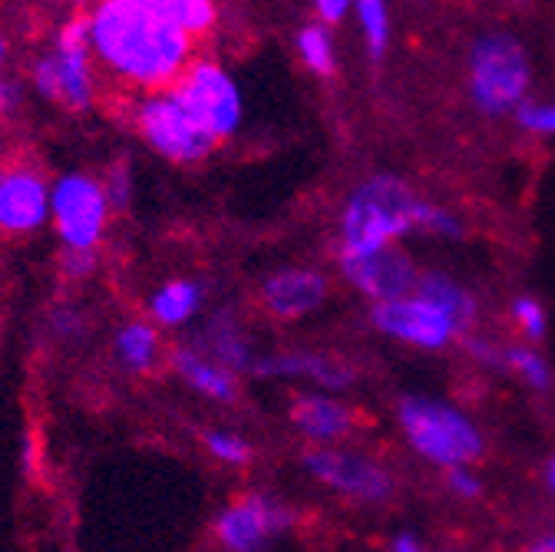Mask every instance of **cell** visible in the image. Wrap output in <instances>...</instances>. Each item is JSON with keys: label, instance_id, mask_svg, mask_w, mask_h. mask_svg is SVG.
Returning a JSON list of instances; mask_svg holds the SVG:
<instances>
[{"label": "cell", "instance_id": "cell-14", "mask_svg": "<svg viewBox=\"0 0 555 552\" xmlns=\"http://www.w3.org/2000/svg\"><path fill=\"white\" fill-rule=\"evenodd\" d=\"M261 308L278 321H298L314 314L327 301V279L314 268L292 265L264 274L258 288Z\"/></svg>", "mask_w": 555, "mask_h": 552}, {"label": "cell", "instance_id": "cell-40", "mask_svg": "<svg viewBox=\"0 0 555 552\" xmlns=\"http://www.w3.org/2000/svg\"><path fill=\"white\" fill-rule=\"evenodd\" d=\"M8 172V156H4V150H0V176Z\"/></svg>", "mask_w": 555, "mask_h": 552}, {"label": "cell", "instance_id": "cell-17", "mask_svg": "<svg viewBox=\"0 0 555 552\" xmlns=\"http://www.w3.org/2000/svg\"><path fill=\"white\" fill-rule=\"evenodd\" d=\"M169 368L189 390H195L198 397L212 400V403H232L238 397L235 374L229 368H222L219 361L208 358L195 341L176 344V348L169 351Z\"/></svg>", "mask_w": 555, "mask_h": 552}, {"label": "cell", "instance_id": "cell-30", "mask_svg": "<svg viewBox=\"0 0 555 552\" xmlns=\"http://www.w3.org/2000/svg\"><path fill=\"white\" fill-rule=\"evenodd\" d=\"M513 321L522 331V337H529V341H539L545 334V328H548L545 308L535 298H516L513 301Z\"/></svg>", "mask_w": 555, "mask_h": 552}, {"label": "cell", "instance_id": "cell-8", "mask_svg": "<svg viewBox=\"0 0 555 552\" xmlns=\"http://www.w3.org/2000/svg\"><path fill=\"white\" fill-rule=\"evenodd\" d=\"M195 123L212 136L216 143L232 140L245 123V97L235 74L216 56H195L189 70L172 90Z\"/></svg>", "mask_w": 555, "mask_h": 552}, {"label": "cell", "instance_id": "cell-15", "mask_svg": "<svg viewBox=\"0 0 555 552\" xmlns=\"http://www.w3.org/2000/svg\"><path fill=\"white\" fill-rule=\"evenodd\" d=\"M255 377H292V381H311L324 390H344L354 381L351 368L344 361L321 355V351H278V355H258Z\"/></svg>", "mask_w": 555, "mask_h": 552}, {"label": "cell", "instance_id": "cell-36", "mask_svg": "<svg viewBox=\"0 0 555 552\" xmlns=\"http://www.w3.org/2000/svg\"><path fill=\"white\" fill-rule=\"evenodd\" d=\"M390 552H427V549H424L421 542H416L413 536H397V539H393V549H390Z\"/></svg>", "mask_w": 555, "mask_h": 552}, {"label": "cell", "instance_id": "cell-26", "mask_svg": "<svg viewBox=\"0 0 555 552\" xmlns=\"http://www.w3.org/2000/svg\"><path fill=\"white\" fill-rule=\"evenodd\" d=\"M208 457L222 466H245L251 460V444L238 434V431H225V427H216L202 437Z\"/></svg>", "mask_w": 555, "mask_h": 552}, {"label": "cell", "instance_id": "cell-5", "mask_svg": "<svg viewBox=\"0 0 555 552\" xmlns=\"http://www.w3.org/2000/svg\"><path fill=\"white\" fill-rule=\"evenodd\" d=\"M113 202L103 179L87 169H66L53 179L50 229L63 252H96L113 229Z\"/></svg>", "mask_w": 555, "mask_h": 552}, {"label": "cell", "instance_id": "cell-11", "mask_svg": "<svg viewBox=\"0 0 555 552\" xmlns=\"http://www.w3.org/2000/svg\"><path fill=\"white\" fill-rule=\"evenodd\" d=\"M374 328L421 351H443L460 334H466V328L447 308H440L421 292H410L406 298L387 305H374Z\"/></svg>", "mask_w": 555, "mask_h": 552}, {"label": "cell", "instance_id": "cell-38", "mask_svg": "<svg viewBox=\"0 0 555 552\" xmlns=\"http://www.w3.org/2000/svg\"><path fill=\"white\" fill-rule=\"evenodd\" d=\"M526 552H555V532H548V536L535 539Z\"/></svg>", "mask_w": 555, "mask_h": 552}, {"label": "cell", "instance_id": "cell-10", "mask_svg": "<svg viewBox=\"0 0 555 552\" xmlns=\"http://www.w3.org/2000/svg\"><path fill=\"white\" fill-rule=\"evenodd\" d=\"M53 179L34 159L8 163L0 176V239H30L50 226Z\"/></svg>", "mask_w": 555, "mask_h": 552}, {"label": "cell", "instance_id": "cell-31", "mask_svg": "<svg viewBox=\"0 0 555 552\" xmlns=\"http://www.w3.org/2000/svg\"><path fill=\"white\" fill-rule=\"evenodd\" d=\"M96 271V252H60V274L66 282H87Z\"/></svg>", "mask_w": 555, "mask_h": 552}, {"label": "cell", "instance_id": "cell-20", "mask_svg": "<svg viewBox=\"0 0 555 552\" xmlns=\"http://www.w3.org/2000/svg\"><path fill=\"white\" fill-rule=\"evenodd\" d=\"M205 308V288L195 279H166L146 298V318L159 331L189 328Z\"/></svg>", "mask_w": 555, "mask_h": 552}, {"label": "cell", "instance_id": "cell-29", "mask_svg": "<svg viewBox=\"0 0 555 552\" xmlns=\"http://www.w3.org/2000/svg\"><path fill=\"white\" fill-rule=\"evenodd\" d=\"M516 119L526 132H535V136H555V100H545V103H532L526 100L519 110H516Z\"/></svg>", "mask_w": 555, "mask_h": 552}, {"label": "cell", "instance_id": "cell-39", "mask_svg": "<svg viewBox=\"0 0 555 552\" xmlns=\"http://www.w3.org/2000/svg\"><path fill=\"white\" fill-rule=\"evenodd\" d=\"M545 487H548V490L555 493V457H552V460L545 463Z\"/></svg>", "mask_w": 555, "mask_h": 552}, {"label": "cell", "instance_id": "cell-28", "mask_svg": "<svg viewBox=\"0 0 555 552\" xmlns=\"http://www.w3.org/2000/svg\"><path fill=\"white\" fill-rule=\"evenodd\" d=\"M27 80L17 74L0 77V123H11L27 110Z\"/></svg>", "mask_w": 555, "mask_h": 552}, {"label": "cell", "instance_id": "cell-25", "mask_svg": "<svg viewBox=\"0 0 555 552\" xmlns=\"http://www.w3.org/2000/svg\"><path fill=\"white\" fill-rule=\"evenodd\" d=\"M503 368H509L532 390H545L552 384V371H548L545 358L539 351H532L529 344H513V348H506L503 351Z\"/></svg>", "mask_w": 555, "mask_h": 552}, {"label": "cell", "instance_id": "cell-2", "mask_svg": "<svg viewBox=\"0 0 555 552\" xmlns=\"http://www.w3.org/2000/svg\"><path fill=\"white\" fill-rule=\"evenodd\" d=\"M427 198L397 176H374L347 195L337 219V258L393 248L413 229H424Z\"/></svg>", "mask_w": 555, "mask_h": 552}, {"label": "cell", "instance_id": "cell-7", "mask_svg": "<svg viewBox=\"0 0 555 552\" xmlns=\"http://www.w3.org/2000/svg\"><path fill=\"white\" fill-rule=\"evenodd\" d=\"M132 129L159 159L176 163V166H195L202 159L212 156L219 146L212 136H208L195 116L182 106V100L166 90V93H150V97H135L129 110Z\"/></svg>", "mask_w": 555, "mask_h": 552}, {"label": "cell", "instance_id": "cell-37", "mask_svg": "<svg viewBox=\"0 0 555 552\" xmlns=\"http://www.w3.org/2000/svg\"><path fill=\"white\" fill-rule=\"evenodd\" d=\"M8 63H11V40L0 34V77L8 74Z\"/></svg>", "mask_w": 555, "mask_h": 552}, {"label": "cell", "instance_id": "cell-1", "mask_svg": "<svg viewBox=\"0 0 555 552\" xmlns=\"http://www.w3.org/2000/svg\"><path fill=\"white\" fill-rule=\"evenodd\" d=\"M87 24L100 74L139 97L176 90L198 56L195 40L176 27L163 0H100L87 11Z\"/></svg>", "mask_w": 555, "mask_h": 552}, {"label": "cell", "instance_id": "cell-19", "mask_svg": "<svg viewBox=\"0 0 555 552\" xmlns=\"http://www.w3.org/2000/svg\"><path fill=\"white\" fill-rule=\"evenodd\" d=\"M195 344L212 361L229 368L232 374H251V368L258 361L248 331L242 328V321L232 311H216L208 318L202 324V334L195 337Z\"/></svg>", "mask_w": 555, "mask_h": 552}, {"label": "cell", "instance_id": "cell-18", "mask_svg": "<svg viewBox=\"0 0 555 552\" xmlns=\"http://www.w3.org/2000/svg\"><path fill=\"white\" fill-rule=\"evenodd\" d=\"M113 361L126 374H153L169 361L163 331L150 318H126L113 331Z\"/></svg>", "mask_w": 555, "mask_h": 552}, {"label": "cell", "instance_id": "cell-22", "mask_svg": "<svg viewBox=\"0 0 555 552\" xmlns=\"http://www.w3.org/2000/svg\"><path fill=\"white\" fill-rule=\"evenodd\" d=\"M295 50H298V60L308 66L311 74L318 77H331L334 66H337V50H334V37L324 24H305L295 37Z\"/></svg>", "mask_w": 555, "mask_h": 552}, {"label": "cell", "instance_id": "cell-24", "mask_svg": "<svg viewBox=\"0 0 555 552\" xmlns=\"http://www.w3.org/2000/svg\"><path fill=\"white\" fill-rule=\"evenodd\" d=\"M354 14H358V24H361V37L367 43V53L371 56H384L387 43H390V11L380 0H361L354 4Z\"/></svg>", "mask_w": 555, "mask_h": 552}, {"label": "cell", "instance_id": "cell-6", "mask_svg": "<svg viewBox=\"0 0 555 552\" xmlns=\"http://www.w3.org/2000/svg\"><path fill=\"white\" fill-rule=\"evenodd\" d=\"M532 84V63L526 47L513 34H486L469 50V97L490 113H516Z\"/></svg>", "mask_w": 555, "mask_h": 552}, {"label": "cell", "instance_id": "cell-23", "mask_svg": "<svg viewBox=\"0 0 555 552\" xmlns=\"http://www.w3.org/2000/svg\"><path fill=\"white\" fill-rule=\"evenodd\" d=\"M163 8L176 21V27L185 30L195 43L219 27V8L212 0H163Z\"/></svg>", "mask_w": 555, "mask_h": 552}, {"label": "cell", "instance_id": "cell-27", "mask_svg": "<svg viewBox=\"0 0 555 552\" xmlns=\"http://www.w3.org/2000/svg\"><path fill=\"white\" fill-rule=\"evenodd\" d=\"M100 179H103V189H106V195H109V202H113V209H116V213L129 209V205H132V192H135L132 166H129L126 159H116V163L106 166V172H103Z\"/></svg>", "mask_w": 555, "mask_h": 552}, {"label": "cell", "instance_id": "cell-4", "mask_svg": "<svg viewBox=\"0 0 555 552\" xmlns=\"http://www.w3.org/2000/svg\"><path fill=\"white\" fill-rule=\"evenodd\" d=\"M400 431L406 444L424 460L453 470L469 466L482 453V434L463 410L430 397H406L400 400Z\"/></svg>", "mask_w": 555, "mask_h": 552}, {"label": "cell", "instance_id": "cell-9", "mask_svg": "<svg viewBox=\"0 0 555 552\" xmlns=\"http://www.w3.org/2000/svg\"><path fill=\"white\" fill-rule=\"evenodd\" d=\"M295 523V513L271 493L248 490L225 503L212 523L222 552H271V542Z\"/></svg>", "mask_w": 555, "mask_h": 552}, {"label": "cell", "instance_id": "cell-35", "mask_svg": "<svg viewBox=\"0 0 555 552\" xmlns=\"http://www.w3.org/2000/svg\"><path fill=\"white\" fill-rule=\"evenodd\" d=\"M469 355L486 368H503V351H496L493 344H486L482 337H469Z\"/></svg>", "mask_w": 555, "mask_h": 552}, {"label": "cell", "instance_id": "cell-34", "mask_svg": "<svg viewBox=\"0 0 555 552\" xmlns=\"http://www.w3.org/2000/svg\"><path fill=\"white\" fill-rule=\"evenodd\" d=\"M347 14H351V4H347V0H318V4H314V17H318V24H324L327 30H331L334 24H340Z\"/></svg>", "mask_w": 555, "mask_h": 552}, {"label": "cell", "instance_id": "cell-12", "mask_svg": "<svg viewBox=\"0 0 555 552\" xmlns=\"http://www.w3.org/2000/svg\"><path fill=\"white\" fill-rule=\"evenodd\" d=\"M305 470L327 490L361 503H380L393 493V476L371 457L351 450L314 447L305 453Z\"/></svg>", "mask_w": 555, "mask_h": 552}, {"label": "cell", "instance_id": "cell-33", "mask_svg": "<svg viewBox=\"0 0 555 552\" xmlns=\"http://www.w3.org/2000/svg\"><path fill=\"white\" fill-rule=\"evenodd\" d=\"M447 490L460 500H476L482 493V483L469 466H453L447 470Z\"/></svg>", "mask_w": 555, "mask_h": 552}, {"label": "cell", "instance_id": "cell-16", "mask_svg": "<svg viewBox=\"0 0 555 552\" xmlns=\"http://www.w3.org/2000/svg\"><path fill=\"white\" fill-rule=\"evenodd\" d=\"M292 424L311 444H337L354 434L358 413L331 394H298L292 403Z\"/></svg>", "mask_w": 555, "mask_h": 552}, {"label": "cell", "instance_id": "cell-21", "mask_svg": "<svg viewBox=\"0 0 555 552\" xmlns=\"http://www.w3.org/2000/svg\"><path fill=\"white\" fill-rule=\"evenodd\" d=\"M416 292L427 295V298H434L440 308H447L466 331H469V324L476 321V301H473V295H469L460 282H453L450 274H440V271L421 274V282H416Z\"/></svg>", "mask_w": 555, "mask_h": 552}, {"label": "cell", "instance_id": "cell-32", "mask_svg": "<svg viewBox=\"0 0 555 552\" xmlns=\"http://www.w3.org/2000/svg\"><path fill=\"white\" fill-rule=\"evenodd\" d=\"M50 328H53V337H60V341H80L83 337V311L56 308L50 314Z\"/></svg>", "mask_w": 555, "mask_h": 552}, {"label": "cell", "instance_id": "cell-13", "mask_svg": "<svg viewBox=\"0 0 555 552\" xmlns=\"http://www.w3.org/2000/svg\"><path fill=\"white\" fill-rule=\"evenodd\" d=\"M337 265H340L344 279L374 305L406 298L410 292H416V282H421V271L413 268V261L400 248L337 258Z\"/></svg>", "mask_w": 555, "mask_h": 552}, {"label": "cell", "instance_id": "cell-3", "mask_svg": "<svg viewBox=\"0 0 555 552\" xmlns=\"http://www.w3.org/2000/svg\"><path fill=\"white\" fill-rule=\"evenodd\" d=\"M27 84L40 100L56 103L69 113H83L96 103L103 74L93 56L87 14L60 21L50 47L34 53L27 66Z\"/></svg>", "mask_w": 555, "mask_h": 552}]
</instances>
